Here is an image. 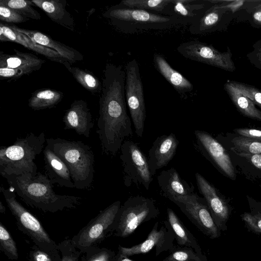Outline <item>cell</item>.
Wrapping results in <instances>:
<instances>
[{
    "mask_svg": "<svg viewBox=\"0 0 261 261\" xmlns=\"http://www.w3.org/2000/svg\"><path fill=\"white\" fill-rule=\"evenodd\" d=\"M225 52H221L212 45L199 40H191L180 44L177 51L185 58L233 72L236 70L232 59V54L228 46Z\"/></svg>",
    "mask_w": 261,
    "mask_h": 261,
    "instance_id": "11",
    "label": "cell"
},
{
    "mask_svg": "<svg viewBox=\"0 0 261 261\" xmlns=\"http://www.w3.org/2000/svg\"><path fill=\"white\" fill-rule=\"evenodd\" d=\"M85 255L81 261H115L116 254L107 248H93L83 253Z\"/></svg>",
    "mask_w": 261,
    "mask_h": 261,
    "instance_id": "35",
    "label": "cell"
},
{
    "mask_svg": "<svg viewBox=\"0 0 261 261\" xmlns=\"http://www.w3.org/2000/svg\"><path fill=\"white\" fill-rule=\"evenodd\" d=\"M231 142L234 145L233 149L237 153L261 154V141L241 136L233 138Z\"/></svg>",
    "mask_w": 261,
    "mask_h": 261,
    "instance_id": "33",
    "label": "cell"
},
{
    "mask_svg": "<svg viewBox=\"0 0 261 261\" xmlns=\"http://www.w3.org/2000/svg\"><path fill=\"white\" fill-rule=\"evenodd\" d=\"M125 98L131 119L138 137H142L146 117L142 82L139 64L134 59L125 66Z\"/></svg>",
    "mask_w": 261,
    "mask_h": 261,
    "instance_id": "8",
    "label": "cell"
},
{
    "mask_svg": "<svg viewBox=\"0 0 261 261\" xmlns=\"http://www.w3.org/2000/svg\"><path fill=\"white\" fill-rule=\"evenodd\" d=\"M6 210L5 206L3 205L2 202L0 201V213L1 214H5Z\"/></svg>",
    "mask_w": 261,
    "mask_h": 261,
    "instance_id": "46",
    "label": "cell"
},
{
    "mask_svg": "<svg viewBox=\"0 0 261 261\" xmlns=\"http://www.w3.org/2000/svg\"><path fill=\"white\" fill-rule=\"evenodd\" d=\"M253 23L261 25V8L256 9L252 15Z\"/></svg>",
    "mask_w": 261,
    "mask_h": 261,
    "instance_id": "44",
    "label": "cell"
},
{
    "mask_svg": "<svg viewBox=\"0 0 261 261\" xmlns=\"http://www.w3.org/2000/svg\"><path fill=\"white\" fill-rule=\"evenodd\" d=\"M68 71L76 81L93 94L100 93L102 88L98 78L91 72L77 67H71Z\"/></svg>",
    "mask_w": 261,
    "mask_h": 261,
    "instance_id": "29",
    "label": "cell"
},
{
    "mask_svg": "<svg viewBox=\"0 0 261 261\" xmlns=\"http://www.w3.org/2000/svg\"><path fill=\"white\" fill-rule=\"evenodd\" d=\"M233 84L255 104L261 108V90L256 87L232 81Z\"/></svg>",
    "mask_w": 261,
    "mask_h": 261,
    "instance_id": "38",
    "label": "cell"
},
{
    "mask_svg": "<svg viewBox=\"0 0 261 261\" xmlns=\"http://www.w3.org/2000/svg\"><path fill=\"white\" fill-rule=\"evenodd\" d=\"M252 48V50L247 54V58L253 66L261 70V39L257 41Z\"/></svg>",
    "mask_w": 261,
    "mask_h": 261,
    "instance_id": "41",
    "label": "cell"
},
{
    "mask_svg": "<svg viewBox=\"0 0 261 261\" xmlns=\"http://www.w3.org/2000/svg\"><path fill=\"white\" fill-rule=\"evenodd\" d=\"M171 0H123L121 5L130 8L163 13Z\"/></svg>",
    "mask_w": 261,
    "mask_h": 261,
    "instance_id": "30",
    "label": "cell"
},
{
    "mask_svg": "<svg viewBox=\"0 0 261 261\" xmlns=\"http://www.w3.org/2000/svg\"><path fill=\"white\" fill-rule=\"evenodd\" d=\"M0 5L9 7L29 19L40 20L41 18L40 14L32 7L34 5L32 1L1 0Z\"/></svg>",
    "mask_w": 261,
    "mask_h": 261,
    "instance_id": "31",
    "label": "cell"
},
{
    "mask_svg": "<svg viewBox=\"0 0 261 261\" xmlns=\"http://www.w3.org/2000/svg\"><path fill=\"white\" fill-rule=\"evenodd\" d=\"M170 201L205 236L211 239L221 236V231L215 224L204 198L194 193L173 198Z\"/></svg>",
    "mask_w": 261,
    "mask_h": 261,
    "instance_id": "10",
    "label": "cell"
},
{
    "mask_svg": "<svg viewBox=\"0 0 261 261\" xmlns=\"http://www.w3.org/2000/svg\"><path fill=\"white\" fill-rule=\"evenodd\" d=\"M115 261H134L128 257L125 256L121 254L118 252L116 255Z\"/></svg>",
    "mask_w": 261,
    "mask_h": 261,
    "instance_id": "45",
    "label": "cell"
},
{
    "mask_svg": "<svg viewBox=\"0 0 261 261\" xmlns=\"http://www.w3.org/2000/svg\"><path fill=\"white\" fill-rule=\"evenodd\" d=\"M241 218L248 230L261 234V212L244 213Z\"/></svg>",
    "mask_w": 261,
    "mask_h": 261,
    "instance_id": "37",
    "label": "cell"
},
{
    "mask_svg": "<svg viewBox=\"0 0 261 261\" xmlns=\"http://www.w3.org/2000/svg\"><path fill=\"white\" fill-rule=\"evenodd\" d=\"M160 213L154 199L139 195L130 196L121 204L111 235L126 238L142 223L156 218Z\"/></svg>",
    "mask_w": 261,
    "mask_h": 261,
    "instance_id": "5",
    "label": "cell"
},
{
    "mask_svg": "<svg viewBox=\"0 0 261 261\" xmlns=\"http://www.w3.org/2000/svg\"><path fill=\"white\" fill-rule=\"evenodd\" d=\"M120 206V201L114 202L101 211L72 238V242L82 253L96 247V244L108 235H111Z\"/></svg>",
    "mask_w": 261,
    "mask_h": 261,
    "instance_id": "9",
    "label": "cell"
},
{
    "mask_svg": "<svg viewBox=\"0 0 261 261\" xmlns=\"http://www.w3.org/2000/svg\"><path fill=\"white\" fill-rule=\"evenodd\" d=\"M159 224L158 221L155 222L147 237L143 242L130 247L119 245L118 252L128 257L146 253L153 248L155 249L156 256L164 252H170L176 246L174 245L175 239L173 231L167 220L163 222L160 228Z\"/></svg>",
    "mask_w": 261,
    "mask_h": 261,
    "instance_id": "12",
    "label": "cell"
},
{
    "mask_svg": "<svg viewBox=\"0 0 261 261\" xmlns=\"http://www.w3.org/2000/svg\"><path fill=\"white\" fill-rule=\"evenodd\" d=\"M16 194L28 205L44 212L56 213L76 208L82 203L80 196L61 195L45 174L38 172L5 177Z\"/></svg>",
    "mask_w": 261,
    "mask_h": 261,
    "instance_id": "1",
    "label": "cell"
},
{
    "mask_svg": "<svg viewBox=\"0 0 261 261\" xmlns=\"http://www.w3.org/2000/svg\"><path fill=\"white\" fill-rule=\"evenodd\" d=\"M112 24L124 34H131L149 30H162L177 24L172 17L152 12L130 8L119 4L103 14Z\"/></svg>",
    "mask_w": 261,
    "mask_h": 261,
    "instance_id": "4",
    "label": "cell"
},
{
    "mask_svg": "<svg viewBox=\"0 0 261 261\" xmlns=\"http://www.w3.org/2000/svg\"><path fill=\"white\" fill-rule=\"evenodd\" d=\"M63 92L54 89L43 88L32 93L28 106L35 111L50 109L57 105L63 99Z\"/></svg>",
    "mask_w": 261,
    "mask_h": 261,
    "instance_id": "28",
    "label": "cell"
},
{
    "mask_svg": "<svg viewBox=\"0 0 261 261\" xmlns=\"http://www.w3.org/2000/svg\"><path fill=\"white\" fill-rule=\"evenodd\" d=\"M0 41H10L18 43L27 48L44 56L49 60L63 65L68 70L71 64L56 51L40 45L27 35L18 32L6 24L0 22Z\"/></svg>",
    "mask_w": 261,
    "mask_h": 261,
    "instance_id": "16",
    "label": "cell"
},
{
    "mask_svg": "<svg viewBox=\"0 0 261 261\" xmlns=\"http://www.w3.org/2000/svg\"><path fill=\"white\" fill-rule=\"evenodd\" d=\"M0 249L10 259L16 260L18 255L16 245L9 231L0 223Z\"/></svg>",
    "mask_w": 261,
    "mask_h": 261,
    "instance_id": "34",
    "label": "cell"
},
{
    "mask_svg": "<svg viewBox=\"0 0 261 261\" xmlns=\"http://www.w3.org/2000/svg\"><path fill=\"white\" fill-rule=\"evenodd\" d=\"M29 19L13 9L0 5V20L1 21L18 23L27 21Z\"/></svg>",
    "mask_w": 261,
    "mask_h": 261,
    "instance_id": "39",
    "label": "cell"
},
{
    "mask_svg": "<svg viewBox=\"0 0 261 261\" xmlns=\"http://www.w3.org/2000/svg\"><path fill=\"white\" fill-rule=\"evenodd\" d=\"M0 191L19 229L30 238L35 245L50 254L60 256L58 245L50 238L39 221L17 201L14 191L2 185Z\"/></svg>",
    "mask_w": 261,
    "mask_h": 261,
    "instance_id": "6",
    "label": "cell"
},
{
    "mask_svg": "<svg viewBox=\"0 0 261 261\" xmlns=\"http://www.w3.org/2000/svg\"><path fill=\"white\" fill-rule=\"evenodd\" d=\"M235 131L242 137L261 141V130L252 128H241L237 129Z\"/></svg>",
    "mask_w": 261,
    "mask_h": 261,
    "instance_id": "42",
    "label": "cell"
},
{
    "mask_svg": "<svg viewBox=\"0 0 261 261\" xmlns=\"http://www.w3.org/2000/svg\"><path fill=\"white\" fill-rule=\"evenodd\" d=\"M157 181L160 194L170 200L195 193L193 184L182 179L173 167L163 170L157 176Z\"/></svg>",
    "mask_w": 261,
    "mask_h": 261,
    "instance_id": "20",
    "label": "cell"
},
{
    "mask_svg": "<svg viewBox=\"0 0 261 261\" xmlns=\"http://www.w3.org/2000/svg\"><path fill=\"white\" fill-rule=\"evenodd\" d=\"M34 6L42 10L54 22L69 30L74 31V19L66 10V0H33Z\"/></svg>",
    "mask_w": 261,
    "mask_h": 261,
    "instance_id": "23",
    "label": "cell"
},
{
    "mask_svg": "<svg viewBox=\"0 0 261 261\" xmlns=\"http://www.w3.org/2000/svg\"><path fill=\"white\" fill-rule=\"evenodd\" d=\"M200 193L205 200L214 221L221 231L226 230L230 210L228 204L218 195L217 190L202 175L195 174Z\"/></svg>",
    "mask_w": 261,
    "mask_h": 261,
    "instance_id": "15",
    "label": "cell"
},
{
    "mask_svg": "<svg viewBox=\"0 0 261 261\" xmlns=\"http://www.w3.org/2000/svg\"><path fill=\"white\" fill-rule=\"evenodd\" d=\"M178 144L179 141L173 133L156 138L148 151V161L152 176L172 160Z\"/></svg>",
    "mask_w": 261,
    "mask_h": 261,
    "instance_id": "17",
    "label": "cell"
},
{
    "mask_svg": "<svg viewBox=\"0 0 261 261\" xmlns=\"http://www.w3.org/2000/svg\"><path fill=\"white\" fill-rule=\"evenodd\" d=\"M162 261H208L206 256H201L191 248L176 246Z\"/></svg>",
    "mask_w": 261,
    "mask_h": 261,
    "instance_id": "32",
    "label": "cell"
},
{
    "mask_svg": "<svg viewBox=\"0 0 261 261\" xmlns=\"http://www.w3.org/2000/svg\"><path fill=\"white\" fill-rule=\"evenodd\" d=\"M197 0H171L162 14L174 18L177 24L190 25L207 10L206 4Z\"/></svg>",
    "mask_w": 261,
    "mask_h": 261,
    "instance_id": "19",
    "label": "cell"
},
{
    "mask_svg": "<svg viewBox=\"0 0 261 261\" xmlns=\"http://www.w3.org/2000/svg\"><path fill=\"white\" fill-rule=\"evenodd\" d=\"M153 63L156 70L179 93H185L193 90L192 84L173 69L162 55L154 54Z\"/></svg>",
    "mask_w": 261,
    "mask_h": 261,
    "instance_id": "24",
    "label": "cell"
},
{
    "mask_svg": "<svg viewBox=\"0 0 261 261\" xmlns=\"http://www.w3.org/2000/svg\"><path fill=\"white\" fill-rule=\"evenodd\" d=\"M225 7L215 5L207 9L202 15L189 27V31L195 35L205 34L215 31L218 29L225 12Z\"/></svg>",
    "mask_w": 261,
    "mask_h": 261,
    "instance_id": "26",
    "label": "cell"
},
{
    "mask_svg": "<svg viewBox=\"0 0 261 261\" xmlns=\"http://www.w3.org/2000/svg\"><path fill=\"white\" fill-rule=\"evenodd\" d=\"M46 138L44 132L36 135L28 134L18 138L9 146L0 147V174L4 178L8 176L30 174L37 175V166L35 163L37 156L44 149Z\"/></svg>",
    "mask_w": 261,
    "mask_h": 261,
    "instance_id": "3",
    "label": "cell"
},
{
    "mask_svg": "<svg viewBox=\"0 0 261 261\" xmlns=\"http://www.w3.org/2000/svg\"><path fill=\"white\" fill-rule=\"evenodd\" d=\"M9 25L15 31L27 35L36 43L56 51L67 60L71 65L83 60V55L76 49L56 41L41 32L20 28L13 24Z\"/></svg>",
    "mask_w": 261,
    "mask_h": 261,
    "instance_id": "22",
    "label": "cell"
},
{
    "mask_svg": "<svg viewBox=\"0 0 261 261\" xmlns=\"http://www.w3.org/2000/svg\"><path fill=\"white\" fill-rule=\"evenodd\" d=\"M29 257L28 261H60L61 260V255L50 254L35 245L30 250Z\"/></svg>",
    "mask_w": 261,
    "mask_h": 261,
    "instance_id": "40",
    "label": "cell"
},
{
    "mask_svg": "<svg viewBox=\"0 0 261 261\" xmlns=\"http://www.w3.org/2000/svg\"><path fill=\"white\" fill-rule=\"evenodd\" d=\"M45 174L53 184L74 188L70 172L65 163L46 146L43 151Z\"/></svg>",
    "mask_w": 261,
    "mask_h": 261,
    "instance_id": "21",
    "label": "cell"
},
{
    "mask_svg": "<svg viewBox=\"0 0 261 261\" xmlns=\"http://www.w3.org/2000/svg\"><path fill=\"white\" fill-rule=\"evenodd\" d=\"M60 253V261H81L82 252L74 245L71 240H65L58 244Z\"/></svg>",
    "mask_w": 261,
    "mask_h": 261,
    "instance_id": "36",
    "label": "cell"
},
{
    "mask_svg": "<svg viewBox=\"0 0 261 261\" xmlns=\"http://www.w3.org/2000/svg\"><path fill=\"white\" fill-rule=\"evenodd\" d=\"M167 214V221L173 231L175 239L178 245L191 248L201 256H205L197 240L184 225L175 212L168 207Z\"/></svg>",
    "mask_w": 261,
    "mask_h": 261,
    "instance_id": "25",
    "label": "cell"
},
{
    "mask_svg": "<svg viewBox=\"0 0 261 261\" xmlns=\"http://www.w3.org/2000/svg\"><path fill=\"white\" fill-rule=\"evenodd\" d=\"M195 148L208 158L224 173L232 179L236 177L234 169L229 155L222 145L207 132L195 130Z\"/></svg>",
    "mask_w": 261,
    "mask_h": 261,
    "instance_id": "14",
    "label": "cell"
},
{
    "mask_svg": "<svg viewBox=\"0 0 261 261\" xmlns=\"http://www.w3.org/2000/svg\"><path fill=\"white\" fill-rule=\"evenodd\" d=\"M46 143V146L68 167L74 188L79 190L90 189L95 174V157L91 147L81 141L60 138H47Z\"/></svg>",
    "mask_w": 261,
    "mask_h": 261,
    "instance_id": "2",
    "label": "cell"
},
{
    "mask_svg": "<svg viewBox=\"0 0 261 261\" xmlns=\"http://www.w3.org/2000/svg\"><path fill=\"white\" fill-rule=\"evenodd\" d=\"M224 88L240 112L247 117L261 121V111L233 84L232 81H227L224 85Z\"/></svg>",
    "mask_w": 261,
    "mask_h": 261,
    "instance_id": "27",
    "label": "cell"
},
{
    "mask_svg": "<svg viewBox=\"0 0 261 261\" xmlns=\"http://www.w3.org/2000/svg\"><path fill=\"white\" fill-rule=\"evenodd\" d=\"M15 54L0 52V80H17L39 70L45 61L35 55L14 49Z\"/></svg>",
    "mask_w": 261,
    "mask_h": 261,
    "instance_id": "13",
    "label": "cell"
},
{
    "mask_svg": "<svg viewBox=\"0 0 261 261\" xmlns=\"http://www.w3.org/2000/svg\"><path fill=\"white\" fill-rule=\"evenodd\" d=\"M240 156L249 159L251 163L256 168L261 169V154L250 153H237Z\"/></svg>",
    "mask_w": 261,
    "mask_h": 261,
    "instance_id": "43",
    "label": "cell"
},
{
    "mask_svg": "<svg viewBox=\"0 0 261 261\" xmlns=\"http://www.w3.org/2000/svg\"><path fill=\"white\" fill-rule=\"evenodd\" d=\"M120 150L125 186H141L148 190L153 179L148 158L132 140H125Z\"/></svg>",
    "mask_w": 261,
    "mask_h": 261,
    "instance_id": "7",
    "label": "cell"
},
{
    "mask_svg": "<svg viewBox=\"0 0 261 261\" xmlns=\"http://www.w3.org/2000/svg\"><path fill=\"white\" fill-rule=\"evenodd\" d=\"M65 129L74 130L79 135L89 138L94 126L92 115L87 103L84 100H75L66 111L63 118Z\"/></svg>",
    "mask_w": 261,
    "mask_h": 261,
    "instance_id": "18",
    "label": "cell"
}]
</instances>
